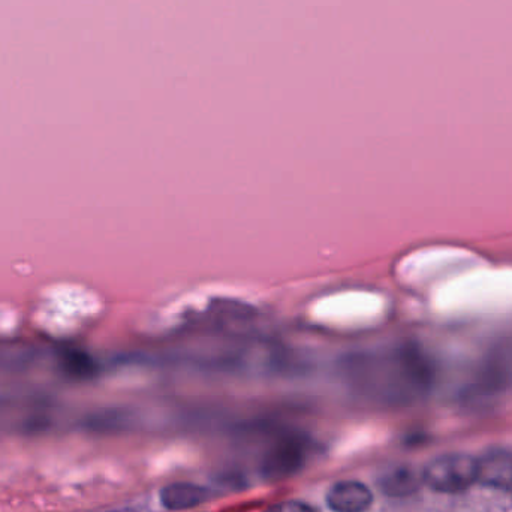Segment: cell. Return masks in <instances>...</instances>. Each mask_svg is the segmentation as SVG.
Wrapping results in <instances>:
<instances>
[{
	"instance_id": "6da1fadb",
	"label": "cell",
	"mask_w": 512,
	"mask_h": 512,
	"mask_svg": "<svg viewBox=\"0 0 512 512\" xmlns=\"http://www.w3.org/2000/svg\"><path fill=\"white\" fill-rule=\"evenodd\" d=\"M424 483L439 493H462L478 481V460L469 456H444L424 469Z\"/></svg>"
},
{
	"instance_id": "7a4b0ae2",
	"label": "cell",
	"mask_w": 512,
	"mask_h": 512,
	"mask_svg": "<svg viewBox=\"0 0 512 512\" xmlns=\"http://www.w3.org/2000/svg\"><path fill=\"white\" fill-rule=\"evenodd\" d=\"M372 502V492L358 481H340L328 490L327 505L333 512H366Z\"/></svg>"
},
{
	"instance_id": "3957f363",
	"label": "cell",
	"mask_w": 512,
	"mask_h": 512,
	"mask_svg": "<svg viewBox=\"0 0 512 512\" xmlns=\"http://www.w3.org/2000/svg\"><path fill=\"white\" fill-rule=\"evenodd\" d=\"M304 462V451L295 442L277 445L265 457L264 471L273 480H283L295 474Z\"/></svg>"
},
{
	"instance_id": "277c9868",
	"label": "cell",
	"mask_w": 512,
	"mask_h": 512,
	"mask_svg": "<svg viewBox=\"0 0 512 512\" xmlns=\"http://www.w3.org/2000/svg\"><path fill=\"white\" fill-rule=\"evenodd\" d=\"M206 499V489L191 483L170 484L161 492L162 505L170 511L191 510L203 504Z\"/></svg>"
},
{
	"instance_id": "5b68a950",
	"label": "cell",
	"mask_w": 512,
	"mask_h": 512,
	"mask_svg": "<svg viewBox=\"0 0 512 512\" xmlns=\"http://www.w3.org/2000/svg\"><path fill=\"white\" fill-rule=\"evenodd\" d=\"M478 481L505 489L512 487V456L496 453L478 460Z\"/></svg>"
},
{
	"instance_id": "8992f818",
	"label": "cell",
	"mask_w": 512,
	"mask_h": 512,
	"mask_svg": "<svg viewBox=\"0 0 512 512\" xmlns=\"http://www.w3.org/2000/svg\"><path fill=\"white\" fill-rule=\"evenodd\" d=\"M381 489L385 495L403 498V496L412 495L418 489V480L414 472L409 469H394L382 478Z\"/></svg>"
},
{
	"instance_id": "52a82bcc",
	"label": "cell",
	"mask_w": 512,
	"mask_h": 512,
	"mask_svg": "<svg viewBox=\"0 0 512 512\" xmlns=\"http://www.w3.org/2000/svg\"><path fill=\"white\" fill-rule=\"evenodd\" d=\"M265 512H315L312 508L307 505L301 504V502H282V504L273 505L268 508Z\"/></svg>"
}]
</instances>
